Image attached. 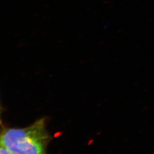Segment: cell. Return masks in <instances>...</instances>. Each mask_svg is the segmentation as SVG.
<instances>
[{
    "label": "cell",
    "instance_id": "1",
    "mask_svg": "<svg viewBox=\"0 0 154 154\" xmlns=\"http://www.w3.org/2000/svg\"><path fill=\"white\" fill-rule=\"evenodd\" d=\"M49 136L44 119L24 129H10L0 136V145L15 154H46Z\"/></svg>",
    "mask_w": 154,
    "mask_h": 154
},
{
    "label": "cell",
    "instance_id": "3",
    "mask_svg": "<svg viewBox=\"0 0 154 154\" xmlns=\"http://www.w3.org/2000/svg\"><path fill=\"white\" fill-rule=\"evenodd\" d=\"M2 122H1V119H0V125H1Z\"/></svg>",
    "mask_w": 154,
    "mask_h": 154
},
{
    "label": "cell",
    "instance_id": "2",
    "mask_svg": "<svg viewBox=\"0 0 154 154\" xmlns=\"http://www.w3.org/2000/svg\"><path fill=\"white\" fill-rule=\"evenodd\" d=\"M0 154H15L9 151L8 149L0 145Z\"/></svg>",
    "mask_w": 154,
    "mask_h": 154
}]
</instances>
